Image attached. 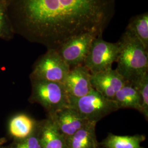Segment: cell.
I'll list each match as a JSON object with an SVG mask.
<instances>
[{
  "label": "cell",
  "mask_w": 148,
  "mask_h": 148,
  "mask_svg": "<svg viewBox=\"0 0 148 148\" xmlns=\"http://www.w3.org/2000/svg\"><path fill=\"white\" fill-rule=\"evenodd\" d=\"M115 5L116 0H8V14L15 34L57 49L83 34L102 36Z\"/></svg>",
  "instance_id": "obj_1"
},
{
  "label": "cell",
  "mask_w": 148,
  "mask_h": 148,
  "mask_svg": "<svg viewBox=\"0 0 148 148\" xmlns=\"http://www.w3.org/2000/svg\"><path fill=\"white\" fill-rule=\"evenodd\" d=\"M117 42L119 54L115 70L126 84L135 86L148 74V49L126 30Z\"/></svg>",
  "instance_id": "obj_2"
},
{
  "label": "cell",
  "mask_w": 148,
  "mask_h": 148,
  "mask_svg": "<svg viewBox=\"0 0 148 148\" xmlns=\"http://www.w3.org/2000/svg\"><path fill=\"white\" fill-rule=\"evenodd\" d=\"M32 93L29 101L37 103L47 111L48 116L69 106V98L63 84L30 79Z\"/></svg>",
  "instance_id": "obj_3"
},
{
  "label": "cell",
  "mask_w": 148,
  "mask_h": 148,
  "mask_svg": "<svg viewBox=\"0 0 148 148\" xmlns=\"http://www.w3.org/2000/svg\"><path fill=\"white\" fill-rule=\"evenodd\" d=\"M69 106L85 120L95 123L119 110L115 101L106 98L94 89L79 98H69Z\"/></svg>",
  "instance_id": "obj_4"
},
{
  "label": "cell",
  "mask_w": 148,
  "mask_h": 148,
  "mask_svg": "<svg viewBox=\"0 0 148 148\" xmlns=\"http://www.w3.org/2000/svg\"><path fill=\"white\" fill-rule=\"evenodd\" d=\"M119 54V43L109 42L102 36L95 38L83 65L90 74H95L112 68Z\"/></svg>",
  "instance_id": "obj_5"
},
{
  "label": "cell",
  "mask_w": 148,
  "mask_h": 148,
  "mask_svg": "<svg viewBox=\"0 0 148 148\" xmlns=\"http://www.w3.org/2000/svg\"><path fill=\"white\" fill-rule=\"evenodd\" d=\"M70 70L57 49H47L35 62L30 79L63 84Z\"/></svg>",
  "instance_id": "obj_6"
},
{
  "label": "cell",
  "mask_w": 148,
  "mask_h": 148,
  "mask_svg": "<svg viewBox=\"0 0 148 148\" xmlns=\"http://www.w3.org/2000/svg\"><path fill=\"white\" fill-rule=\"evenodd\" d=\"M96 37V35L89 32L74 36L63 43L57 51L70 68H73L83 65Z\"/></svg>",
  "instance_id": "obj_7"
},
{
  "label": "cell",
  "mask_w": 148,
  "mask_h": 148,
  "mask_svg": "<svg viewBox=\"0 0 148 148\" xmlns=\"http://www.w3.org/2000/svg\"><path fill=\"white\" fill-rule=\"evenodd\" d=\"M90 76V73L83 65L70 69L63 83L69 98H79L93 90Z\"/></svg>",
  "instance_id": "obj_8"
},
{
  "label": "cell",
  "mask_w": 148,
  "mask_h": 148,
  "mask_svg": "<svg viewBox=\"0 0 148 148\" xmlns=\"http://www.w3.org/2000/svg\"><path fill=\"white\" fill-rule=\"evenodd\" d=\"M92 87L106 98L113 100L116 93L126 83L116 70L110 69L91 74Z\"/></svg>",
  "instance_id": "obj_9"
},
{
  "label": "cell",
  "mask_w": 148,
  "mask_h": 148,
  "mask_svg": "<svg viewBox=\"0 0 148 148\" xmlns=\"http://www.w3.org/2000/svg\"><path fill=\"white\" fill-rule=\"evenodd\" d=\"M48 117L53 121L66 140L89 122L70 106L59 110Z\"/></svg>",
  "instance_id": "obj_10"
},
{
  "label": "cell",
  "mask_w": 148,
  "mask_h": 148,
  "mask_svg": "<svg viewBox=\"0 0 148 148\" xmlns=\"http://www.w3.org/2000/svg\"><path fill=\"white\" fill-rule=\"evenodd\" d=\"M42 148H66V139L49 117L38 124Z\"/></svg>",
  "instance_id": "obj_11"
},
{
  "label": "cell",
  "mask_w": 148,
  "mask_h": 148,
  "mask_svg": "<svg viewBox=\"0 0 148 148\" xmlns=\"http://www.w3.org/2000/svg\"><path fill=\"white\" fill-rule=\"evenodd\" d=\"M97 123L89 122L66 140V148H98Z\"/></svg>",
  "instance_id": "obj_12"
},
{
  "label": "cell",
  "mask_w": 148,
  "mask_h": 148,
  "mask_svg": "<svg viewBox=\"0 0 148 148\" xmlns=\"http://www.w3.org/2000/svg\"><path fill=\"white\" fill-rule=\"evenodd\" d=\"M38 125V123L31 117L24 114H20L11 119L8 129L13 137L21 140L33 134Z\"/></svg>",
  "instance_id": "obj_13"
},
{
  "label": "cell",
  "mask_w": 148,
  "mask_h": 148,
  "mask_svg": "<svg viewBox=\"0 0 148 148\" xmlns=\"http://www.w3.org/2000/svg\"><path fill=\"white\" fill-rule=\"evenodd\" d=\"M113 101L119 109H133L140 112L141 101L137 89L132 85L126 84L119 90Z\"/></svg>",
  "instance_id": "obj_14"
},
{
  "label": "cell",
  "mask_w": 148,
  "mask_h": 148,
  "mask_svg": "<svg viewBox=\"0 0 148 148\" xmlns=\"http://www.w3.org/2000/svg\"><path fill=\"white\" fill-rule=\"evenodd\" d=\"M146 139L145 136H119L109 133L101 143L105 148H143L141 144Z\"/></svg>",
  "instance_id": "obj_15"
},
{
  "label": "cell",
  "mask_w": 148,
  "mask_h": 148,
  "mask_svg": "<svg viewBox=\"0 0 148 148\" xmlns=\"http://www.w3.org/2000/svg\"><path fill=\"white\" fill-rule=\"evenodd\" d=\"M126 30L136 37L148 49V13L144 12L132 17Z\"/></svg>",
  "instance_id": "obj_16"
},
{
  "label": "cell",
  "mask_w": 148,
  "mask_h": 148,
  "mask_svg": "<svg viewBox=\"0 0 148 148\" xmlns=\"http://www.w3.org/2000/svg\"><path fill=\"white\" fill-rule=\"evenodd\" d=\"M14 34L8 14V0H0V38L10 40Z\"/></svg>",
  "instance_id": "obj_17"
},
{
  "label": "cell",
  "mask_w": 148,
  "mask_h": 148,
  "mask_svg": "<svg viewBox=\"0 0 148 148\" xmlns=\"http://www.w3.org/2000/svg\"><path fill=\"white\" fill-rule=\"evenodd\" d=\"M139 93L141 101V111L145 119H148V74L134 86Z\"/></svg>",
  "instance_id": "obj_18"
},
{
  "label": "cell",
  "mask_w": 148,
  "mask_h": 148,
  "mask_svg": "<svg viewBox=\"0 0 148 148\" xmlns=\"http://www.w3.org/2000/svg\"><path fill=\"white\" fill-rule=\"evenodd\" d=\"M14 148H42L39 137L38 125L33 134L27 138L21 139V142L16 144Z\"/></svg>",
  "instance_id": "obj_19"
},
{
  "label": "cell",
  "mask_w": 148,
  "mask_h": 148,
  "mask_svg": "<svg viewBox=\"0 0 148 148\" xmlns=\"http://www.w3.org/2000/svg\"><path fill=\"white\" fill-rule=\"evenodd\" d=\"M3 141H4V140H3V139H0V144L1 143H2Z\"/></svg>",
  "instance_id": "obj_20"
}]
</instances>
